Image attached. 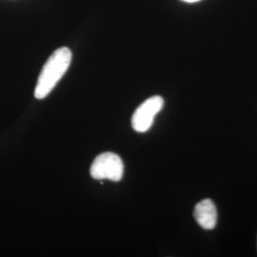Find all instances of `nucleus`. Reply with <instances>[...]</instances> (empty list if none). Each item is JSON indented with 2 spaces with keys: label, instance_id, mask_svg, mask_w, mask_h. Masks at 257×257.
<instances>
[{
  "label": "nucleus",
  "instance_id": "obj_3",
  "mask_svg": "<svg viewBox=\"0 0 257 257\" xmlns=\"http://www.w3.org/2000/svg\"><path fill=\"white\" fill-rule=\"evenodd\" d=\"M164 106V99L155 95L143 102L133 114L132 126L138 133H146L149 131L156 116Z\"/></svg>",
  "mask_w": 257,
  "mask_h": 257
},
{
  "label": "nucleus",
  "instance_id": "obj_4",
  "mask_svg": "<svg viewBox=\"0 0 257 257\" xmlns=\"http://www.w3.org/2000/svg\"><path fill=\"white\" fill-rule=\"evenodd\" d=\"M194 218L204 230H212L217 223V210L211 199H203L198 203L193 212Z\"/></svg>",
  "mask_w": 257,
  "mask_h": 257
},
{
  "label": "nucleus",
  "instance_id": "obj_2",
  "mask_svg": "<svg viewBox=\"0 0 257 257\" xmlns=\"http://www.w3.org/2000/svg\"><path fill=\"white\" fill-rule=\"evenodd\" d=\"M90 173L93 179H108L117 182L123 176L124 165L122 159L116 154L103 153L93 160Z\"/></svg>",
  "mask_w": 257,
  "mask_h": 257
},
{
  "label": "nucleus",
  "instance_id": "obj_1",
  "mask_svg": "<svg viewBox=\"0 0 257 257\" xmlns=\"http://www.w3.org/2000/svg\"><path fill=\"white\" fill-rule=\"evenodd\" d=\"M72 52L67 47L55 51L43 66L37 80L35 96L44 99L54 90L56 84L68 71L72 61Z\"/></svg>",
  "mask_w": 257,
  "mask_h": 257
},
{
  "label": "nucleus",
  "instance_id": "obj_5",
  "mask_svg": "<svg viewBox=\"0 0 257 257\" xmlns=\"http://www.w3.org/2000/svg\"><path fill=\"white\" fill-rule=\"evenodd\" d=\"M185 2H189V3H193V2H197V1H200V0H183Z\"/></svg>",
  "mask_w": 257,
  "mask_h": 257
}]
</instances>
